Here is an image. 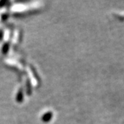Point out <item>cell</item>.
Listing matches in <instances>:
<instances>
[{
  "label": "cell",
  "mask_w": 124,
  "mask_h": 124,
  "mask_svg": "<svg viewBox=\"0 0 124 124\" xmlns=\"http://www.w3.org/2000/svg\"><path fill=\"white\" fill-rule=\"evenodd\" d=\"M52 116H53V114H52V112H49L46 113L44 115V116L42 117V120H43L44 122H48L51 119Z\"/></svg>",
  "instance_id": "obj_1"
},
{
  "label": "cell",
  "mask_w": 124,
  "mask_h": 124,
  "mask_svg": "<svg viewBox=\"0 0 124 124\" xmlns=\"http://www.w3.org/2000/svg\"><path fill=\"white\" fill-rule=\"evenodd\" d=\"M17 101H22V91H20V93L19 92L18 93V95H17Z\"/></svg>",
  "instance_id": "obj_2"
}]
</instances>
